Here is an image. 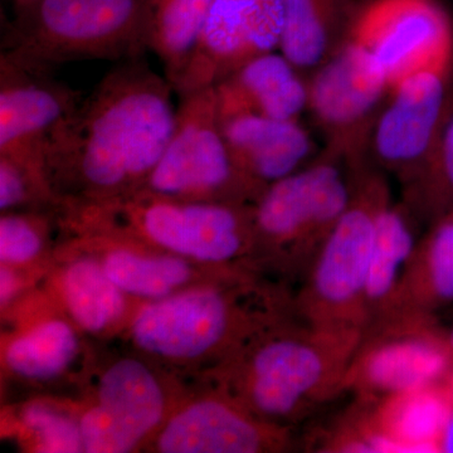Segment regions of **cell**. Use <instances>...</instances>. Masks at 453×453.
Segmentation results:
<instances>
[{
	"mask_svg": "<svg viewBox=\"0 0 453 453\" xmlns=\"http://www.w3.org/2000/svg\"><path fill=\"white\" fill-rule=\"evenodd\" d=\"M145 57L119 62L46 142L47 175L65 205L112 201L145 186L172 138L177 109Z\"/></svg>",
	"mask_w": 453,
	"mask_h": 453,
	"instance_id": "obj_1",
	"label": "cell"
},
{
	"mask_svg": "<svg viewBox=\"0 0 453 453\" xmlns=\"http://www.w3.org/2000/svg\"><path fill=\"white\" fill-rule=\"evenodd\" d=\"M281 316L253 334L219 365L226 395L258 418L288 428L345 389L363 336L318 329Z\"/></svg>",
	"mask_w": 453,
	"mask_h": 453,
	"instance_id": "obj_2",
	"label": "cell"
},
{
	"mask_svg": "<svg viewBox=\"0 0 453 453\" xmlns=\"http://www.w3.org/2000/svg\"><path fill=\"white\" fill-rule=\"evenodd\" d=\"M65 226L82 234H106L149 243L211 267H229L256 255L253 204L180 201L148 192L70 205Z\"/></svg>",
	"mask_w": 453,
	"mask_h": 453,
	"instance_id": "obj_3",
	"label": "cell"
},
{
	"mask_svg": "<svg viewBox=\"0 0 453 453\" xmlns=\"http://www.w3.org/2000/svg\"><path fill=\"white\" fill-rule=\"evenodd\" d=\"M243 277L228 270L211 281L149 301L131 321L134 345L168 365H223L253 334L283 316L273 301L255 303L266 296Z\"/></svg>",
	"mask_w": 453,
	"mask_h": 453,
	"instance_id": "obj_4",
	"label": "cell"
},
{
	"mask_svg": "<svg viewBox=\"0 0 453 453\" xmlns=\"http://www.w3.org/2000/svg\"><path fill=\"white\" fill-rule=\"evenodd\" d=\"M150 52L142 0H35L3 23L0 57L52 73L82 61H129Z\"/></svg>",
	"mask_w": 453,
	"mask_h": 453,
	"instance_id": "obj_5",
	"label": "cell"
},
{
	"mask_svg": "<svg viewBox=\"0 0 453 453\" xmlns=\"http://www.w3.org/2000/svg\"><path fill=\"white\" fill-rule=\"evenodd\" d=\"M389 193L386 174L369 159L354 164L353 198L312 258L295 303L296 316L306 323L327 332L365 334L375 214Z\"/></svg>",
	"mask_w": 453,
	"mask_h": 453,
	"instance_id": "obj_6",
	"label": "cell"
},
{
	"mask_svg": "<svg viewBox=\"0 0 453 453\" xmlns=\"http://www.w3.org/2000/svg\"><path fill=\"white\" fill-rule=\"evenodd\" d=\"M353 193V164L321 149L305 168L270 184L253 203L256 255L305 273Z\"/></svg>",
	"mask_w": 453,
	"mask_h": 453,
	"instance_id": "obj_7",
	"label": "cell"
},
{
	"mask_svg": "<svg viewBox=\"0 0 453 453\" xmlns=\"http://www.w3.org/2000/svg\"><path fill=\"white\" fill-rule=\"evenodd\" d=\"M179 98L172 138L142 192L180 201L253 204L264 190L235 165L214 86Z\"/></svg>",
	"mask_w": 453,
	"mask_h": 453,
	"instance_id": "obj_8",
	"label": "cell"
},
{
	"mask_svg": "<svg viewBox=\"0 0 453 453\" xmlns=\"http://www.w3.org/2000/svg\"><path fill=\"white\" fill-rule=\"evenodd\" d=\"M453 371L447 332L434 315L396 311L366 327L345 378V389L366 404L445 383Z\"/></svg>",
	"mask_w": 453,
	"mask_h": 453,
	"instance_id": "obj_9",
	"label": "cell"
},
{
	"mask_svg": "<svg viewBox=\"0 0 453 453\" xmlns=\"http://www.w3.org/2000/svg\"><path fill=\"white\" fill-rule=\"evenodd\" d=\"M452 111L453 55L390 88L369 139V162L410 189L427 168Z\"/></svg>",
	"mask_w": 453,
	"mask_h": 453,
	"instance_id": "obj_10",
	"label": "cell"
},
{
	"mask_svg": "<svg viewBox=\"0 0 453 453\" xmlns=\"http://www.w3.org/2000/svg\"><path fill=\"white\" fill-rule=\"evenodd\" d=\"M308 112L334 153L353 163L368 157L372 127L390 91L375 57L350 38L308 77Z\"/></svg>",
	"mask_w": 453,
	"mask_h": 453,
	"instance_id": "obj_11",
	"label": "cell"
},
{
	"mask_svg": "<svg viewBox=\"0 0 453 453\" xmlns=\"http://www.w3.org/2000/svg\"><path fill=\"white\" fill-rule=\"evenodd\" d=\"M172 407L162 378L145 360L122 357L101 374L94 403L80 416L88 453L135 451L154 438Z\"/></svg>",
	"mask_w": 453,
	"mask_h": 453,
	"instance_id": "obj_12",
	"label": "cell"
},
{
	"mask_svg": "<svg viewBox=\"0 0 453 453\" xmlns=\"http://www.w3.org/2000/svg\"><path fill=\"white\" fill-rule=\"evenodd\" d=\"M351 38L375 57L390 88L414 71L453 55V22L438 0L362 3Z\"/></svg>",
	"mask_w": 453,
	"mask_h": 453,
	"instance_id": "obj_13",
	"label": "cell"
},
{
	"mask_svg": "<svg viewBox=\"0 0 453 453\" xmlns=\"http://www.w3.org/2000/svg\"><path fill=\"white\" fill-rule=\"evenodd\" d=\"M286 0H213L178 96L217 85L255 57L279 50Z\"/></svg>",
	"mask_w": 453,
	"mask_h": 453,
	"instance_id": "obj_14",
	"label": "cell"
},
{
	"mask_svg": "<svg viewBox=\"0 0 453 453\" xmlns=\"http://www.w3.org/2000/svg\"><path fill=\"white\" fill-rule=\"evenodd\" d=\"M288 428L258 418L225 390L173 408L154 436L163 453H261L288 449Z\"/></svg>",
	"mask_w": 453,
	"mask_h": 453,
	"instance_id": "obj_15",
	"label": "cell"
},
{
	"mask_svg": "<svg viewBox=\"0 0 453 453\" xmlns=\"http://www.w3.org/2000/svg\"><path fill=\"white\" fill-rule=\"evenodd\" d=\"M82 98L52 73L27 70L0 57V151L46 148L50 134Z\"/></svg>",
	"mask_w": 453,
	"mask_h": 453,
	"instance_id": "obj_16",
	"label": "cell"
},
{
	"mask_svg": "<svg viewBox=\"0 0 453 453\" xmlns=\"http://www.w3.org/2000/svg\"><path fill=\"white\" fill-rule=\"evenodd\" d=\"M220 124L235 165L262 190L305 168L321 151L301 120L241 115Z\"/></svg>",
	"mask_w": 453,
	"mask_h": 453,
	"instance_id": "obj_17",
	"label": "cell"
},
{
	"mask_svg": "<svg viewBox=\"0 0 453 453\" xmlns=\"http://www.w3.org/2000/svg\"><path fill=\"white\" fill-rule=\"evenodd\" d=\"M214 89L220 120L253 115L300 121L308 112V77L280 50L250 59Z\"/></svg>",
	"mask_w": 453,
	"mask_h": 453,
	"instance_id": "obj_18",
	"label": "cell"
},
{
	"mask_svg": "<svg viewBox=\"0 0 453 453\" xmlns=\"http://www.w3.org/2000/svg\"><path fill=\"white\" fill-rule=\"evenodd\" d=\"M416 219L411 208L403 201H393L390 193L378 207L365 294L368 326L395 312L398 306L402 286L419 241Z\"/></svg>",
	"mask_w": 453,
	"mask_h": 453,
	"instance_id": "obj_19",
	"label": "cell"
},
{
	"mask_svg": "<svg viewBox=\"0 0 453 453\" xmlns=\"http://www.w3.org/2000/svg\"><path fill=\"white\" fill-rule=\"evenodd\" d=\"M362 3L286 0L280 52L309 77L350 40Z\"/></svg>",
	"mask_w": 453,
	"mask_h": 453,
	"instance_id": "obj_20",
	"label": "cell"
},
{
	"mask_svg": "<svg viewBox=\"0 0 453 453\" xmlns=\"http://www.w3.org/2000/svg\"><path fill=\"white\" fill-rule=\"evenodd\" d=\"M375 404L369 422L388 443L389 452H441V438L453 414L446 381L389 395Z\"/></svg>",
	"mask_w": 453,
	"mask_h": 453,
	"instance_id": "obj_21",
	"label": "cell"
},
{
	"mask_svg": "<svg viewBox=\"0 0 453 453\" xmlns=\"http://www.w3.org/2000/svg\"><path fill=\"white\" fill-rule=\"evenodd\" d=\"M109 247L100 258L107 276L127 296L157 301L202 282L196 262L165 252H146L127 246V241L100 234Z\"/></svg>",
	"mask_w": 453,
	"mask_h": 453,
	"instance_id": "obj_22",
	"label": "cell"
},
{
	"mask_svg": "<svg viewBox=\"0 0 453 453\" xmlns=\"http://www.w3.org/2000/svg\"><path fill=\"white\" fill-rule=\"evenodd\" d=\"M453 303V210L432 220L417 244L395 311L434 315ZM393 314V312H392Z\"/></svg>",
	"mask_w": 453,
	"mask_h": 453,
	"instance_id": "obj_23",
	"label": "cell"
},
{
	"mask_svg": "<svg viewBox=\"0 0 453 453\" xmlns=\"http://www.w3.org/2000/svg\"><path fill=\"white\" fill-rule=\"evenodd\" d=\"M59 291L68 315L83 332H109L127 316V295L107 276L101 259L85 256L70 262Z\"/></svg>",
	"mask_w": 453,
	"mask_h": 453,
	"instance_id": "obj_24",
	"label": "cell"
},
{
	"mask_svg": "<svg viewBox=\"0 0 453 453\" xmlns=\"http://www.w3.org/2000/svg\"><path fill=\"white\" fill-rule=\"evenodd\" d=\"M213 0H142L150 52L177 86L195 53Z\"/></svg>",
	"mask_w": 453,
	"mask_h": 453,
	"instance_id": "obj_25",
	"label": "cell"
},
{
	"mask_svg": "<svg viewBox=\"0 0 453 453\" xmlns=\"http://www.w3.org/2000/svg\"><path fill=\"white\" fill-rule=\"evenodd\" d=\"M79 335L62 319H47L8 342L5 366L12 374L29 381H49L62 377L76 363Z\"/></svg>",
	"mask_w": 453,
	"mask_h": 453,
	"instance_id": "obj_26",
	"label": "cell"
},
{
	"mask_svg": "<svg viewBox=\"0 0 453 453\" xmlns=\"http://www.w3.org/2000/svg\"><path fill=\"white\" fill-rule=\"evenodd\" d=\"M403 202L416 217L431 220L453 210V111L422 177L404 190Z\"/></svg>",
	"mask_w": 453,
	"mask_h": 453,
	"instance_id": "obj_27",
	"label": "cell"
},
{
	"mask_svg": "<svg viewBox=\"0 0 453 453\" xmlns=\"http://www.w3.org/2000/svg\"><path fill=\"white\" fill-rule=\"evenodd\" d=\"M59 211H3L0 219V258L8 266L33 261L46 249L52 219Z\"/></svg>",
	"mask_w": 453,
	"mask_h": 453,
	"instance_id": "obj_28",
	"label": "cell"
},
{
	"mask_svg": "<svg viewBox=\"0 0 453 453\" xmlns=\"http://www.w3.org/2000/svg\"><path fill=\"white\" fill-rule=\"evenodd\" d=\"M22 423L31 432L41 452H85L80 418L61 408L35 402L22 412Z\"/></svg>",
	"mask_w": 453,
	"mask_h": 453,
	"instance_id": "obj_29",
	"label": "cell"
},
{
	"mask_svg": "<svg viewBox=\"0 0 453 453\" xmlns=\"http://www.w3.org/2000/svg\"><path fill=\"white\" fill-rule=\"evenodd\" d=\"M19 288V277L17 276L16 271L12 270V266L2 264V268H0V303H2L3 308L16 297Z\"/></svg>",
	"mask_w": 453,
	"mask_h": 453,
	"instance_id": "obj_30",
	"label": "cell"
},
{
	"mask_svg": "<svg viewBox=\"0 0 453 453\" xmlns=\"http://www.w3.org/2000/svg\"><path fill=\"white\" fill-rule=\"evenodd\" d=\"M440 449L441 452L453 453V414L441 438Z\"/></svg>",
	"mask_w": 453,
	"mask_h": 453,
	"instance_id": "obj_31",
	"label": "cell"
},
{
	"mask_svg": "<svg viewBox=\"0 0 453 453\" xmlns=\"http://www.w3.org/2000/svg\"><path fill=\"white\" fill-rule=\"evenodd\" d=\"M13 9H19L27 7V5L32 4L35 0H11Z\"/></svg>",
	"mask_w": 453,
	"mask_h": 453,
	"instance_id": "obj_32",
	"label": "cell"
},
{
	"mask_svg": "<svg viewBox=\"0 0 453 453\" xmlns=\"http://www.w3.org/2000/svg\"><path fill=\"white\" fill-rule=\"evenodd\" d=\"M446 384L447 387H449V392H451L453 395V371L451 372V374L449 375V378H447Z\"/></svg>",
	"mask_w": 453,
	"mask_h": 453,
	"instance_id": "obj_33",
	"label": "cell"
},
{
	"mask_svg": "<svg viewBox=\"0 0 453 453\" xmlns=\"http://www.w3.org/2000/svg\"><path fill=\"white\" fill-rule=\"evenodd\" d=\"M447 338H449V345H451V349L453 351V326L451 327V330L449 332H447Z\"/></svg>",
	"mask_w": 453,
	"mask_h": 453,
	"instance_id": "obj_34",
	"label": "cell"
}]
</instances>
